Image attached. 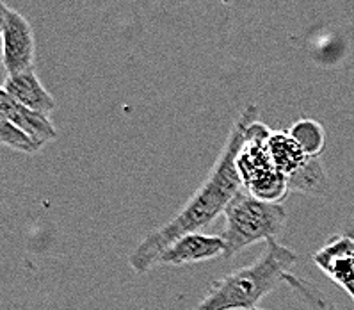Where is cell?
I'll use <instances>...</instances> for the list:
<instances>
[{
  "label": "cell",
  "mask_w": 354,
  "mask_h": 310,
  "mask_svg": "<svg viewBox=\"0 0 354 310\" xmlns=\"http://www.w3.org/2000/svg\"><path fill=\"white\" fill-rule=\"evenodd\" d=\"M260 109L254 104H250L246 109L239 114L234 127L230 130L228 139L221 154L217 157L214 168L198 191L187 200L182 210L171 218L166 225L158 226L157 230L150 232L145 239L136 246L129 255V264L138 275H145L155 268L158 255L169 246L173 241L185 234L200 232L207 225L221 216L232 198L242 189V181L239 176L235 159L239 148L244 139V130L251 118L259 116Z\"/></svg>",
  "instance_id": "1"
},
{
  "label": "cell",
  "mask_w": 354,
  "mask_h": 310,
  "mask_svg": "<svg viewBox=\"0 0 354 310\" xmlns=\"http://www.w3.org/2000/svg\"><path fill=\"white\" fill-rule=\"evenodd\" d=\"M297 253L278 241H267L262 255L253 264L212 282L192 310H253L267 294L283 284Z\"/></svg>",
  "instance_id": "2"
},
{
  "label": "cell",
  "mask_w": 354,
  "mask_h": 310,
  "mask_svg": "<svg viewBox=\"0 0 354 310\" xmlns=\"http://www.w3.org/2000/svg\"><path fill=\"white\" fill-rule=\"evenodd\" d=\"M225 226V257L234 259L242 250L260 241H276L287 225V209L283 203H269L254 198L242 188L223 212Z\"/></svg>",
  "instance_id": "3"
},
{
  "label": "cell",
  "mask_w": 354,
  "mask_h": 310,
  "mask_svg": "<svg viewBox=\"0 0 354 310\" xmlns=\"http://www.w3.org/2000/svg\"><path fill=\"white\" fill-rule=\"evenodd\" d=\"M260 116V114H259ZM251 118L244 130V139L239 148L235 166L242 181V188L262 201L281 203L288 191L287 176L274 168L267 150V139L272 130L259 120Z\"/></svg>",
  "instance_id": "4"
},
{
  "label": "cell",
  "mask_w": 354,
  "mask_h": 310,
  "mask_svg": "<svg viewBox=\"0 0 354 310\" xmlns=\"http://www.w3.org/2000/svg\"><path fill=\"white\" fill-rule=\"evenodd\" d=\"M2 51L0 59L8 75L20 73L34 68L36 57V42L29 20L17 9H9L8 20L2 34Z\"/></svg>",
  "instance_id": "5"
},
{
  "label": "cell",
  "mask_w": 354,
  "mask_h": 310,
  "mask_svg": "<svg viewBox=\"0 0 354 310\" xmlns=\"http://www.w3.org/2000/svg\"><path fill=\"white\" fill-rule=\"evenodd\" d=\"M313 264L329 280L346 291L354 303V239L347 234H338L319 248L312 257Z\"/></svg>",
  "instance_id": "6"
},
{
  "label": "cell",
  "mask_w": 354,
  "mask_h": 310,
  "mask_svg": "<svg viewBox=\"0 0 354 310\" xmlns=\"http://www.w3.org/2000/svg\"><path fill=\"white\" fill-rule=\"evenodd\" d=\"M225 257V241L221 235H207L192 232L178 237L169 244L160 255L155 266H189L200 264L207 260Z\"/></svg>",
  "instance_id": "7"
},
{
  "label": "cell",
  "mask_w": 354,
  "mask_h": 310,
  "mask_svg": "<svg viewBox=\"0 0 354 310\" xmlns=\"http://www.w3.org/2000/svg\"><path fill=\"white\" fill-rule=\"evenodd\" d=\"M0 116L6 118L9 123H13L17 129L26 132L29 138L38 141L45 147L46 143L57 139V129L50 122V116L38 114L34 111L27 109L26 105H21L17 98H13L0 86Z\"/></svg>",
  "instance_id": "8"
},
{
  "label": "cell",
  "mask_w": 354,
  "mask_h": 310,
  "mask_svg": "<svg viewBox=\"0 0 354 310\" xmlns=\"http://www.w3.org/2000/svg\"><path fill=\"white\" fill-rule=\"evenodd\" d=\"M2 86L11 97L34 113L50 116L55 111V98L46 91L34 68L8 75Z\"/></svg>",
  "instance_id": "9"
},
{
  "label": "cell",
  "mask_w": 354,
  "mask_h": 310,
  "mask_svg": "<svg viewBox=\"0 0 354 310\" xmlns=\"http://www.w3.org/2000/svg\"><path fill=\"white\" fill-rule=\"evenodd\" d=\"M267 150H269V155H271L274 168L279 173H283L287 176V181L290 176L296 175V173H299L306 166V163L312 159L292 139L288 130H272L269 139H267Z\"/></svg>",
  "instance_id": "10"
},
{
  "label": "cell",
  "mask_w": 354,
  "mask_h": 310,
  "mask_svg": "<svg viewBox=\"0 0 354 310\" xmlns=\"http://www.w3.org/2000/svg\"><path fill=\"white\" fill-rule=\"evenodd\" d=\"M290 193H303L310 197H321L328 189V175L319 157H312L299 173L287 181Z\"/></svg>",
  "instance_id": "11"
},
{
  "label": "cell",
  "mask_w": 354,
  "mask_h": 310,
  "mask_svg": "<svg viewBox=\"0 0 354 310\" xmlns=\"http://www.w3.org/2000/svg\"><path fill=\"white\" fill-rule=\"evenodd\" d=\"M283 284H287L290 287V291L296 296L297 303L301 305V310H340L312 282L296 277L292 273H287Z\"/></svg>",
  "instance_id": "12"
},
{
  "label": "cell",
  "mask_w": 354,
  "mask_h": 310,
  "mask_svg": "<svg viewBox=\"0 0 354 310\" xmlns=\"http://www.w3.org/2000/svg\"><path fill=\"white\" fill-rule=\"evenodd\" d=\"M292 139L303 148V152L310 157H319L326 148V130L321 123L312 118L297 120L288 129Z\"/></svg>",
  "instance_id": "13"
},
{
  "label": "cell",
  "mask_w": 354,
  "mask_h": 310,
  "mask_svg": "<svg viewBox=\"0 0 354 310\" xmlns=\"http://www.w3.org/2000/svg\"><path fill=\"white\" fill-rule=\"evenodd\" d=\"M0 145H4L11 150L24 152V154H36L43 148V145L34 141L26 132H21L20 129H17L13 123H9L2 116H0Z\"/></svg>",
  "instance_id": "14"
},
{
  "label": "cell",
  "mask_w": 354,
  "mask_h": 310,
  "mask_svg": "<svg viewBox=\"0 0 354 310\" xmlns=\"http://www.w3.org/2000/svg\"><path fill=\"white\" fill-rule=\"evenodd\" d=\"M9 6H6L4 0H0V34H2V30H4V26H6V20H8V13H9Z\"/></svg>",
  "instance_id": "15"
},
{
  "label": "cell",
  "mask_w": 354,
  "mask_h": 310,
  "mask_svg": "<svg viewBox=\"0 0 354 310\" xmlns=\"http://www.w3.org/2000/svg\"><path fill=\"white\" fill-rule=\"evenodd\" d=\"M344 234L351 235V237L354 239V209H353V212L349 214V218H347L346 226H344Z\"/></svg>",
  "instance_id": "16"
},
{
  "label": "cell",
  "mask_w": 354,
  "mask_h": 310,
  "mask_svg": "<svg viewBox=\"0 0 354 310\" xmlns=\"http://www.w3.org/2000/svg\"><path fill=\"white\" fill-rule=\"evenodd\" d=\"M253 310H266V309H259V307H257V309H253Z\"/></svg>",
  "instance_id": "17"
}]
</instances>
